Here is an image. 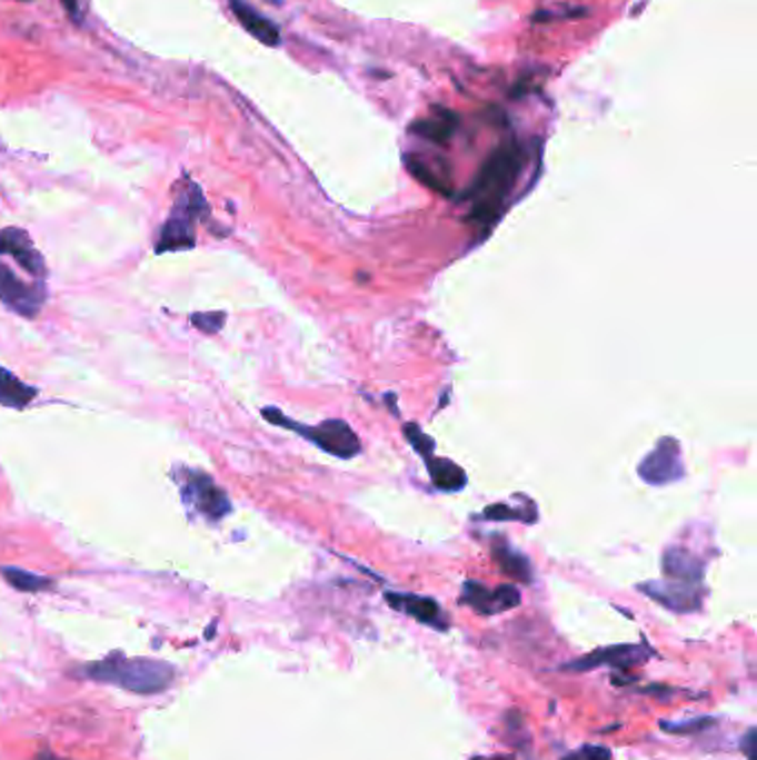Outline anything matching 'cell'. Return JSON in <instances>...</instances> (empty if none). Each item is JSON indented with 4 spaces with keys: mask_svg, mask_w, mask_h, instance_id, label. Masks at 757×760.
<instances>
[{
    "mask_svg": "<svg viewBox=\"0 0 757 760\" xmlns=\"http://www.w3.org/2000/svg\"><path fill=\"white\" fill-rule=\"evenodd\" d=\"M405 436H407V441L416 447V452L418 454H422L425 458H429L431 456V452H434V441L420 430V427H416V425H407L405 427Z\"/></svg>",
    "mask_w": 757,
    "mask_h": 760,
    "instance_id": "cell-23",
    "label": "cell"
},
{
    "mask_svg": "<svg viewBox=\"0 0 757 760\" xmlns=\"http://www.w3.org/2000/svg\"><path fill=\"white\" fill-rule=\"evenodd\" d=\"M469 760H514V759H511V757H500V754H498V757H474V759H469Z\"/></svg>",
    "mask_w": 757,
    "mask_h": 760,
    "instance_id": "cell-28",
    "label": "cell"
},
{
    "mask_svg": "<svg viewBox=\"0 0 757 760\" xmlns=\"http://www.w3.org/2000/svg\"><path fill=\"white\" fill-rule=\"evenodd\" d=\"M262 416H265V421H269L273 425L298 432L300 436L311 441L316 447H320L322 452H327L336 458H353L360 454V441H358L356 432L345 421L333 418V421H322L316 427H307V425H300V423L285 418L282 412L271 409V407L262 409Z\"/></svg>",
    "mask_w": 757,
    "mask_h": 760,
    "instance_id": "cell-4",
    "label": "cell"
},
{
    "mask_svg": "<svg viewBox=\"0 0 757 760\" xmlns=\"http://www.w3.org/2000/svg\"><path fill=\"white\" fill-rule=\"evenodd\" d=\"M225 320H227V314H222V312H202V314L191 316V325H196V329H200L205 334L220 332Z\"/></svg>",
    "mask_w": 757,
    "mask_h": 760,
    "instance_id": "cell-22",
    "label": "cell"
},
{
    "mask_svg": "<svg viewBox=\"0 0 757 760\" xmlns=\"http://www.w3.org/2000/svg\"><path fill=\"white\" fill-rule=\"evenodd\" d=\"M84 677L120 688L131 694H160L169 690L176 681V670L169 663L151 661V659H127V657H109L102 661H96L84 668Z\"/></svg>",
    "mask_w": 757,
    "mask_h": 760,
    "instance_id": "cell-2",
    "label": "cell"
},
{
    "mask_svg": "<svg viewBox=\"0 0 757 760\" xmlns=\"http://www.w3.org/2000/svg\"><path fill=\"white\" fill-rule=\"evenodd\" d=\"M580 757L585 760H611V752L607 748L598 746H587L580 750Z\"/></svg>",
    "mask_w": 757,
    "mask_h": 760,
    "instance_id": "cell-26",
    "label": "cell"
},
{
    "mask_svg": "<svg viewBox=\"0 0 757 760\" xmlns=\"http://www.w3.org/2000/svg\"><path fill=\"white\" fill-rule=\"evenodd\" d=\"M496 561L500 563L502 572L509 574L511 579L520 581V583H531L534 581V574H531V563L527 556H522L520 552H516L514 547L509 545H502V547H496Z\"/></svg>",
    "mask_w": 757,
    "mask_h": 760,
    "instance_id": "cell-18",
    "label": "cell"
},
{
    "mask_svg": "<svg viewBox=\"0 0 757 760\" xmlns=\"http://www.w3.org/2000/svg\"><path fill=\"white\" fill-rule=\"evenodd\" d=\"M640 478L649 485H665L685 476V463L676 438H663L658 447L640 463Z\"/></svg>",
    "mask_w": 757,
    "mask_h": 760,
    "instance_id": "cell-8",
    "label": "cell"
},
{
    "mask_svg": "<svg viewBox=\"0 0 757 760\" xmlns=\"http://www.w3.org/2000/svg\"><path fill=\"white\" fill-rule=\"evenodd\" d=\"M44 300H47V289L42 280L24 283L4 263H0V303L9 312L22 318H33L40 314Z\"/></svg>",
    "mask_w": 757,
    "mask_h": 760,
    "instance_id": "cell-6",
    "label": "cell"
},
{
    "mask_svg": "<svg viewBox=\"0 0 757 760\" xmlns=\"http://www.w3.org/2000/svg\"><path fill=\"white\" fill-rule=\"evenodd\" d=\"M756 737H757L756 728H749V730H747V734H745V739H743V741H740V750H743V752H745V754H747V759H749V760H757V757H756V746H757Z\"/></svg>",
    "mask_w": 757,
    "mask_h": 760,
    "instance_id": "cell-25",
    "label": "cell"
},
{
    "mask_svg": "<svg viewBox=\"0 0 757 760\" xmlns=\"http://www.w3.org/2000/svg\"><path fill=\"white\" fill-rule=\"evenodd\" d=\"M0 574L2 579L18 592H27V594H36V592H44L49 590L53 583L44 576H38V574H31V572H24V570H18V567H0Z\"/></svg>",
    "mask_w": 757,
    "mask_h": 760,
    "instance_id": "cell-19",
    "label": "cell"
},
{
    "mask_svg": "<svg viewBox=\"0 0 757 760\" xmlns=\"http://www.w3.org/2000/svg\"><path fill=\"white\" fill-rule=\"evenodd\" d=\"M178 483H180L182 501L207 521H220L231 512V503L227 494L211 481L209 474L200 470L182 467L178 472Z\"/></svg>",
    "mask_w": 757,
    "mask_h": 760,
    "instance_id": "cell-5",
    "label": "cell"
},
{
    "mask_svg": "<svg viewBox=\"0 0 757 760\" xmlns=\"http://www.w3.org/2000/svg\"><path fill=\"white\" fill-rule=\"evenodd\" d=\"M38 396V389L22 383L18 376H13L9 369L0 367V405L9 409H24L33 398Z\"/></svg>",
    "mask_w": 757,
    "mask_h": 760,
    "instance_id": "cell-16",
    "label": "cell"
},
{
    "mask_svg": "<svg viewBox=\"0 0 757 760\" xmlns=\"http://www.w3.org/2000/svg\"><path fill=\"white\" fill-rule=\"evenodd\" d=\"M663 570H665V576L671 581L696 583V585H700V581L705 576V563L698 556H694L691 552L680 550V547L667 550L665 561H663Z\"/></svg>",
    "mask_w": 757,
    "mask_h": 760,
    "instance_id": "cell-14",
    "label": "cell"
},
{
    "mask_svg": "<svg viewBox=\"0 0 757 760\" xmlns=\"http://www.w3.org/2000/svg\"><path fill=\"white\" fill-rule=\"evenodd\" d=\"M716 723H718V719H714V717H700V719H694V721H660L665 732L678 734V737L705 732V730H709Z\"/></svg>",
    "mask_w": 757,
    "mask_h": 760,
    "instance_id": "cell-21",
    "label": "cell"
},
{
    "mask_svg": "<svg viewBox=\"0 0 757 760\" xmlns=\"http://www.w3.org/2000/svg\"><path fill=\"white\" fill-rule=\"evenodd\" d=\"M458 127V113H454L447 107H431V116L425 120H416V125H411V131L431 140V142H449V138L454 136Z\"/></svg>",
    "mask_w": 757,
    "mask_h": 760,
    "instance_id": "cell-15",
    "label": "cell"
},
{
    "mask_svg": "<svg viewBox=\"0 0 757 760\" xmlns=\"http://www.w3.org/2000/svg\"><path fill=\"white\" fill-rule=\"evenodd\" d=\"M229 7L233 11V16L238 18V22L262 45L267 47H278L280 45V29L265 18L260 11H256L249 2L245 0H229Z\"/></svg>",
    "mask_w": 757,
    "mask_h": 760,
    "instance_id": "cell-13",
    "label": "cell"
},
{
    "mask_svg": "<svg viewBox=\"0 0 757 760\" xmlns=\"http://www.w3.org/2000/svg\"><path fill=\"white\" fill-rule=\"evenodd\" d=\"M485 516L487 519H494V521H507V519H518V521H529L525 514L511 510L509 505H491L485 510Z\"/></svg>",
    "mask_w": 757,
    "mask_h": 760,
    "instance_id": "cell-24",
    "label": "cell"
},
{
    "mask_svg": "<svg viewBox=\"0 0 757 760\" xmlns=\"http://www.w3.org/2000/svg\"><path fill=\"white\" fill-rule=\"evenodd\" d=\"M207 200L202 196V189L187 180L182 189L176 196V203L160 227L158 240H156V254L167 251H185L196 247V223L207 218Z\"/></svg>",
    "mask_w": 757,
    "mask_h": 760,
    "instance_id": "cell-3",
    "label": "cell"
},
{
    "mask_svg": "<svg viewBox=\"0 0 757 760\" xmlns=\"http://www.w3.org/2000/svg\"><path fill=\"white\" fill-rule=\"evenodd\" d=\"M62 7L67 9V13L73 18V20H80V9H78V0H60Z\"/></svg>",
    "mask_w": 757,
    "mask_h": 760,
    "instance_id": "cell-27",
    "label": "cell"
},
{
    "mask_svg": "<svg viewBox=\"0 0 757 760\" xmlns=\"http://www.w3.org/2000/svg\"><path fill=\"white\" fill-rule=\"evenodd\" d=\"M0 256H11L29 276L44 280L47 265L42 254L31 243L29 234L18 227L0 229Z\"/></svg>",
    "mask_w": 757,
    "mask_h": 760,
    "instance_id": "cell-11",
    "label": "cell"
},
{
    "mask_svg": "<svg viewBox=\"0 0 757 760\" xmlns=\"http://www.w3.org/2000/svg\"><path fill=\"white\" fill-rule=\"evenodd\" d=\"M36 760H64V759H60V757H53V754H40V757H36Z\"/></svg>",
    "mask_w": 757,
    "mask_h": 760,
    "instance_id": "cell-29",
    "label": "cell"
},
{
    "mask_svg": "<svg viewBox=\"0 0 757 760\" xmlns=\"http://www.w3.org/2000/svg\"><path fill=\"white\" fill-rule=\"evenodd\" d=\"M407 167H409V171H411L420 182H425L427 187H431V189H436V191H440V194H445V196L451 194L449 180L442 178V176H436L422 158H418V156H407Z\"/></svg>",
    "mask_w": 757,
    "mask_h": 760,
    "instance_id": "cell-20",
    "label": "cell"
},
{
    "mask_svg": "<svg viewBox=\"0 0 757 760\" xmlns=\"http://www.w3.org/2000/svg\"><path fill=\"white\" fill-rule=\"evenodd\" d=\"M387 603L396 610L402 612L407 616H411L414 621L431 628V630H449V619L445 614V610L440 608L438 601L429 599V596H418V594H398V592H387L385 594Z\"/></svg>",
    "mask_w": 757,
    "mask_h": 760,
    "instance_id": "cell-12",
    "label": "cell"
},
{
    "mask_svg": "<svg viewBox=\"0 0 757 760\" xmlns=\"http://www.w3.org/2000/svg\"><path fill=\"white\" fill-rule=\"evenodd\" d=\"M565 760H585V759H582V757H580V752H578V754H574V757H569V759H565Z\"/></svg>",
    "mask_w": 757,
    "mask_h": 760,
    "instance_id": "cell-30",
    "label": "cell"
},
{
    "mask_svg": "<svg viewBox=\"0 0 757 760\" xmlns=\"http://www.w3.org/2000/svg\"><path fill=\"white\" fill-rule=\"evenodd\" d=\"M525 167V149L516 142H507L498 147L482 169L478 171L471 187L465 191L462 198L474 203L471 220L476 223H494L502 209L507 194L514 189L516 180L520 178Z\"/></svg>",
    "mask_w": 757,
    "mask_h": 760,
    "instance_id": "cell-1",
    "label": "cell"
},
{
    "mask_svg": "<svg viewBox=\"0 0 757 760\" xmlns=\"http://www.w3.org/2000/svg\"><path fill=\"white\" fill-rule=\"evenodd\" d=\"M427 470H429L434 485L442 492H460L467 485V474L462 472V467H458L456 463H451L447 458L429 456Z\"/></svg>",
    "mask_w": 757,
    "mask_h": 760,
    "instance_id": "cell-17",
    "label": "cell"
},
{
    "mask_svg": "<svg viewBox=\"0 0 757 760\" xmlns=\"http://www.w3.org/2000/svg\"><path fill=\"white\" fill-rule=\"evenodd\" d=\"M654 650L643 641L640 645H611L596 650L574 663H567L565 670L569 672H591L596 668H614V670H631L645 665L654 659Z\"/></svg>",
    "mask_w": 757,
    "mask_h": 760,
    "instance_id": "cell-7",
    "label": "cell"
},
{
    "mask_svg": "<svg viewBox=\"0 0 757 760\" xmlns=\"http://www.w3.org/2000/svg\"><path fill=\"white\" fill-rule=\"evenodd\" d=\"M640 592H645L649 599H654L663 608L678 612V614H691L703 608V590L696 583L667 579V581L643 583Z\"/></svg>",
    "mask_w": 757,
    "mask_h": 760,
    "instance_id": "cell-9",
    "label": "cell"
},
{
    "mask_svg": "<svg viewBox=\"0 0 757 760\" xmlns=\"http://www.w3.org/2000/svg\"><path fill=\"white\" fill-rule=\"evenodd\" d=\"M520 592L514 585H500L496 590H487L482 583L467 581L462 588L460 603L471 608L474 612L482 616H496L502 612H509L520 605Z\"/></svg>",
    "mask_w": 757,
    "mask_h": 760,
    "instance_id": "cell-10",
    "label": "cell"
}]
</instances>
